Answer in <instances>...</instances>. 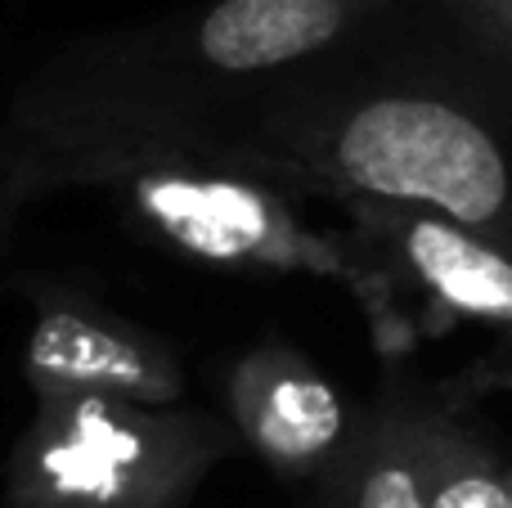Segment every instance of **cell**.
Instances as JSON below:
<instances>
[{
  "label": "cell",
  "mask_w": 512,
  "mask_h": 508,
  "mask_svg": "<svg viewBox=\"0 0 512 508\" xmlns=\"http://www.w3.org/2000/svg\"><path fill=\"white\" fill-rule=\"evenodd\" d=\"M373 0H216L189 32V50L212 72H274L342 41Z\"/></svg>",
  "instance_id": "52a82bcc"
},
{
  "label": "cell",
  "mask_w": 512,
  "mask_h": 508,
  "mask_svg": "<svg viewBox=\"0 0 512 508\" xmlns=\"http://www.w3.org/2000/svg\"><path fill=\"white\" fill-rule=\"evenodd\" d=\"M459 5L477 18L481 32L512 59V0H459Z\"/></svg>",
  "instance_id": "30bf717a"
},
{
  "label": "cell",
  "mask_w": 512,
  "mask_h": 508,
  "mask_svg": "<svg viewBox=\"0 0 512 508\" xmlns=\"http://www.w3.org/2000/svg\"><path fill=\"white\" fill-rule=\"evenodd\" d=\"M423 508H508V464L472 432L427 414Z\"/></svg>",
  "instance_id": "9c48e42d"
},
{
  "label": "cell",
  "mask_w": 512,
  "mask_h": 508,
  "mask_svg": "<svg viewBox=\"0 0 512 508\" xmlns=\"http://www.w3.org/2000/svg\"><path fill=\"white\" fill-rule=\"evenodd\" d=\"M216 419L176 405L36 401L9 459L14 508H185L230 455Z\"/></svg>",
  "instance_id": "7a4b0ae2"
},
{
  "label": "cell",
  "mask_w": 512,
  "mask_h": 508,
  "mask_svg": "<svg viewBox=\"0 0 512 508\" xmlns=\"http://www.w3.org/2000/svg\"><path fill=\"white\" fill-rule=\"evenodd\" d=\"M360 216V234L373 248L391 252L396 270H405L445 315L504 333L512 342V252L463 225L414 207H391L351 198Z\"/></svg>",
  "instance_id": "8992f818"
},
{
  "label": "cell",
  "mask_w": 512,
  "mask_h": 508,
  "mask_svg": "<svg viewBox=\"0 0 512 508\" xmlns=\"http://www.w3.org/2000/svg\"><path fill=\"white\" fill-rule=\"evenodd\" d=\"M319 158L351 198L432 212L512 252V167L499 140L432 95H373L337 113Z\"/></svg>",
  "instance_id": "3957f363"
},
{
  "label": "cell",
  "mask_w": 512,
  "mask_h": 508,
  "mask_svg": "<svg viewBox=\"0 0 512 508\" xmlns=\"http://www.w3.org/2000/svg\"><path fill=\"white\" fill-rule=\"evenodd\" d=\"M23 374L36 401L176 405L185 396L180 356L158 333L77 293L36 297Z\"/></svg>",
  "instance_id": "277c9868"
},
{
  "label": "cell",
  "mask_w": 512,
  "mask_h": 508,
  "mask_svg": "<svg viewBox=\"0 0 512 508\" xmlns=\"http://www.w3.org/2000/svg\"><path fill=\"white\" fill-rule=\"evenodd\" d=\"M423 432L418 410L355 419L342 455L319 473V508H423Z\"/></svg>",
  "instance_id": "ba28073f"
},
{
  "label": "cell",
  "mask_w": 512,
  "mask_h": 508,
  "mask_svg": "<svg viewBox=\"0 0 512 508\" xmlns=\"http://www.w3.org/2000/svg\"><path fill=\"white\" fill-rule=\"evenodd\" d=\"M234 432L279 477H319L355 432L346 396L301 351L261 342L230 374Z\"/></svg>",
  "instance_id": "5b68a950"
},
{
  "label": "cell",
  "mask_w": 512,
  "mask_h": 508,
  "mask_svg": "<svg viewBox=\"0 0 512 508\" xmlns=\"http://www.w3.org/2000/svg\"><path fill=\"white\" fill-rule=\"evenodd\" d=\"M41 185L108 189L153 239L212 266L342 284L369 315L373 342L387 356H405L418 342L414 320L400 306L396 266L364 257L369 243H346L319 230L274 185L248 171L216 167L212 158H189L180 144L135 126L99 95L72 90L18 113L5 189L32 194Z\"/></svg>",
  "instance_id": "6da1fadb"
},
{
  "label": "cell",
  "mask_w": 512,
  "mask_h": 508,
  "mask_svg": "<svg viewBox=\"0 0 512 508\" xmlns=\"http://www.w3.org/2000/svg\"><path fill=\"white\" fill-rule=\"evenodd\" d=\"M508 508H512V464H508Z\"/></svg>",
  "instance_id": "8fae6325"
}]
</instances>
